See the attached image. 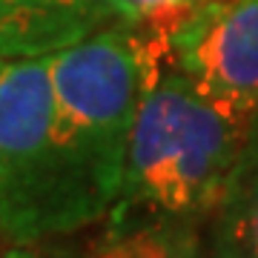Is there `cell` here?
<instances>
[{"instance_id": "6da1fadb", "label": "cell", "mask_w": 258, "mask_h": 258, "mask_svg": "<svg viewBox=\"0 0 258 258\" xmlns=\"http://www.w3.org/2000/svg\"><path fill=\"white\" fill-rule=\"evenodd\" d=\"M169 40L115 23L49 55L52 135L89 218L115 210L123 189L129 135Z\"/></svg>"}, {"instance_id": "7a4b0ae2", "label": "cell", "mask_w": 258, "mask_h": 258, "mask_svg": "<svg viewBox=\"0 0 258 258\" xmlns=\"http://www.w3.org/2000/svg\"><path fill=\"white\" fill-rule=\"evenodd\" d=\"M255 112L201 92L181 69L149 83L129 135L118 224L135 212L189 221L221 201L247 147Z\"/></svg>"}, {"instance_id": "3957f363", "label": "cell", "mask_w": 258, "mask_h": 258, "mask_svg": "<svg viewBox=\"0 0 258 258\" xmlns=\"http://www.w3.org/2000/svg\"><path fill=\"white\" fill-rule=\"evenodd\" d=\"M92 224L52 135L49 57L0 66V235L15 244Z\"/></svg>"}, {"instance_id": "277c9868", "label": "cell", "mask_w": 258, "mask_h": 258, "mask_svg": "<svg viewBox=\"0 0 258 258\" xmlns=\"http://www.w3.org/2000/svg\"><path fill=\"white\" fill-rule=\"evenodd\" d=\"M175 69L201 92L258 115V0H204L169 35Z\"/></svg>"}, {"instance_id": "5b68a950", "label": "cell", "mask_w": 258, "mask_h": 258, "mask_svg": "<svg viewBox=\"0 0 258 258\" xmlns=\"http://www.w3.org/2000/svg\"><path fill=\"white\" fill-rule=\"evenodd\" d=\"M115 23L112 0H0V57H49Z\"/></svg>"}, {"instance_id": "8992f818", "label": "cell", "mask_w": 258, "mask_h": 258, "mask_svg": "<svg viewBox=\"0 0 258 258\" xmlns=\"http://www.w3.org/2000/svg\"><path fill=\"white\" fill-rule=\"evenodd\" d=\"M210 247L215 258H258V118L247 147L215 204Z\"/></svg>"}, {"instance_id": "52a82bcc", "label": "cell", "mask_w": 258, "mask_h": 258, "mask_svg": "<svg viewBox=\"0 0 258 258\" xmlns=\"http://www.w3.org/2000/svg\"><path fill=\"white\" fill-rule=\"evenodd\" d=\"M95 258H215L189 221L152 218L138 227H123L112 235Z\"/></svg>"}, {"instance_id": "ba28073f", "label": "cell", "mask_w": 258, "mask_h": 258, "mask_svg": "<svg viewBox=\"0 0 258 258\" xmlns=\"http://www.w3.org/2000/svg\"><path fill=\"white\" fill-rule=\"evenodd\" d=\"M126 23L141 26L149 35L166 37L184 23L201 0H112Z\"/></svg>"}, {"instance_id": "9c48e42d", "label": "cell", "mask_w": 258, "mask_h": 258, "mask_svg": "<svg viewBox=\"0 0 258 258\" xmlns=\"http://www.w3.org/2000/svg\"><path fill=\"white\" fill-rule=\"evenodd\" d=\"M0 66H3V57H0Z\"/></svg>"}, {"instance_id": "30bf717a", "label": "cell", "mask_w": 258, "mask_h": 258, "mask_svg": "<svg viewBox=\"0 0 258 258\" xmlns=\"http://www.w3.org/2000/svg\"><path fill=\"white\" fill-rule=\"evenodd\" d=\"M201 3H204V0H201Z\"/></svg>"}]
</instances>
